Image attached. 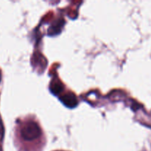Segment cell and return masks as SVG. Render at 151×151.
I'll return each mask as SVG.
<instances>
[{
    "label": "cell",
    "mask_w": 151,
    "mask_h": 151,
    "mask_svg": "<svg viewBox=\"0 0 151 151\" xmlns=\"http://www.w3.org/2000/svg\"><path fill=\"white\" fill-rule=\"evenodd\" d=\"M60 100L66 106L69 108H74L78 105V100L75 94L72 92H67L62 94Z\"/></svg>",
    "instance_id": "2"
},
{
    "label": "cell",
    "mask_w": 151,
    "mask_h": 151,
    "mask_svg": "<svg viewBox=\"0 0 151 151\" xmlns=\"http://www.w3.org/2000/svg\"><path fill=\"white\" fill-rule=\"evenodd\" d=\"M17 141L19 151H41L45 138L41 125L35 118L26 116L19 120Z\"/></svg>",
    "instance_id": "1"
},
{
    "label": "cell",
    "mask_w": 151,
    "mask_h": 151,
    "mask_svg": "<svg viewBox=\"0 0 151 151\" xmlns=\"http://www.w3.org/2000/svg\"><path fill=\"white\" fill-rule=\"evenodd\" d=\"M63 85H62L61 83L55 82V83H52L51 91H52L53 94L57 95V94H61V92L63 91Z\"/></svg>",
    "instance_id": "3"
}]
</instances>
